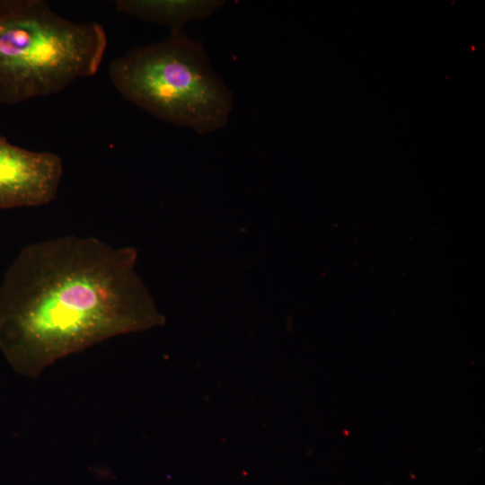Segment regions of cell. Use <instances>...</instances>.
I'll use <instances>...</instances> for the list:
<instances>
[{"mask_svg":"<svg viewBox=\"0 0 485 485\" xmlns=\"http://www.w3.org/2000/svg\"><path fill=\"white\" fill-rule=\"evenodd\" d=\"M134 258L93 236L23 247L0 283V351L13 370L36 378L60 359L153 323Z\"/></svg>","mask_w":485,"mask_h":485,"instance_id":"6da1fadb","label":"cell"},{"mask_svg":"<svg viewBox=\"0 0 485 485\" xmlns=\"http://www.w3.org/2000/svg\"><path fill=\"white\" fill-rule=\"evenodd\" d=\"M106 48L96 22H71L42 0H0V104L51 95L94 75Z\"/></svg>","mask_w":485,"mask_h":485,"instance_id":"7a4b0ae2","label":"cell"},{"mask_svg":"<svg viewBox=\"0 0 485 485\" xmlns=\"http://www.w3.org/2000/svg\"><path fill=\"white\" fill-rule=\"evenodd\" d=\"M109 75L124 99L158 119L199 135L228 124L233 93L183 31L114 58Z\"/></svg>","mask_w":485,"mask_h":485,"instance_id":"3957f363","label":"cell"},{"mask_svg":"<svg viewBox=\"0 0 485 485\" xmlns=\"http://www.w3.org/2000/svg\"><path fill=\"white\" fill-rule=\"evenodd\" d=\"M63 171L57 154L22 148L0 136V209L49 204Z\"/></svg>","mask_w":485,"mask_h":485,"instance_id":"277c9868","label":"cell"},{"mask_svg":"<svg viewBox=\"0 0 485 485\" xmlns=\"http://www.w3.org/2000/svg\"><path fill=\"white\" fill-rule=\"evenodd\" d=\"M221 0H119L116 10L144 21L166 25L171 31H182L191 21L207 19L221 8Z\"/></svg>","mask_w":485,"mask_h":485,"instance_id":"5b68a950","label":"cell"}]
</instances>
